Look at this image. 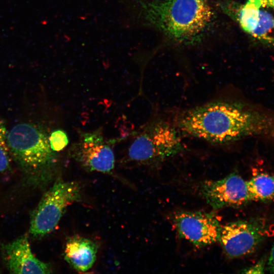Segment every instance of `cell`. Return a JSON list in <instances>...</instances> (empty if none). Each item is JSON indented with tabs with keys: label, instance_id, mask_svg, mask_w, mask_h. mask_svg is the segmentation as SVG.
I'll use <instances>...</instances> for the list:
<instances>
[{
	"label": "cell",
	"instance_id": "cell-1",
	"mask_svg": "<svg viewBox=\"0 0 274 274\" xmlns=\"http://www.w3.org/2000/svg\"><path fill=\"white\" fill-rule=\"evenodd\" d=\"M177 125L212 143L255 137L274 144V109L239 101L216 100L188 110L179 116Z\"/></svg>",
	"mask_w": 274,
	"mask_h": 274
},
{
	"label": "cell",
	"instance_id": "cell-15",
	"mask_svg": "<svg viewBox=\"0 0 274 274\" xmlns=\"http://www.w3.org/2000/svg\"><path fill=\"white\" fill-rule=\"evenodd\" d=\"M49 141L51 149L55 152L62 151L68 144V136L62 129L52 131L49 136Z\"/></svg>",
	"mask_w": 274,
	"mask_h": 274
},
{
	"label": "cell",
	"instance_id": "cell-10",
	"mask_svg": "<svg viewBox=\"0 0 274 274\" xmlns=\"http://www.w3.org/2000/svg\"><path fill=\"white\" fill-rule=\"evenodd\" d=\"M264 8L261 0H248L238 8L235 17L243 29L253 38L274 45V16Z\"/></svg>",
	"mask_w": 274,
	"mask_h": 274
},
{
	"label": "cell",
	"instance_id": "cell-14",
	"mask_svg": "<svg viewBox=\"0 0 274 274\" xmlns=\"http://www.w3.org/2000/svg\"><path fill=\"white\" fill-rule=\"evenodd\" d=\"M8 131L4 122L0 120V173L10 168L11 156L7 142Z\"/></svg>",
	"mask_w": 274,
	"mask_h": 274
},
{
	"label": "cell",
	"instance_id": "cell-3",
	"mask_svg": "<svg viewBox=\"0 0 274 274\" xmlns=\"http://www.w3.org/2000/svg\"><path fill=\"white\" fill-rule=\"evenodd\" d=\"M152 11L157 26L179 42L197 38L213 17L208 0H160L152 6Z\"/></svg>",
	"mask_w": 274,
	"mask_h": 274
},
{
	"label": "cell",
	"instance_id": "cell-12",
	"mask_svg": "<svg viewBox=\"0 0 274 274\" xmlns=\"http://www.w3.org/2000/svg\"><path fill=\"white\" fill-rule=\"evenodd\" d=\"M98 246L93 241L79 235L70 237L64 250L65 260L75 270L84 272L92 268Z\"/></svg>",
	"mask_w": 274,
	"mask_h": 274
},
{
	"label": "cell",
	"instance_id": "cell-6",
	"mask_svg": "<svg viewBox=\"0 0 274 274\" xmlns=\"http://www.w3.org/2000/svg\"><path fill=\"white\" fill-rule=\"evenodd\" d=\"M111 141L106 140L100 129L81 131L78 141L70 147L69 154L87 171L110 174L115 161Z\"/></svg>",
	"mask_w": 274,
	"mask_h": 274
},
{
	"label": "cell",
	"instance_id": "cell-7",
	"mask_svg": "<svg viewBox=\"0 0 274 274\" xmlns=\"http://www.w3.org/2000/svg\"><path fill=\"white\" fill-rule=\"evenodd\" d=\"M173 222L180 237L198 248L218 242L221 226L212 214L201 212L179 211Z\"/></svg>",
	"mask_w": 274,
	"mask_h": 274
},
{
	"label": "cell",
	"instance_id": "cell-16",
	"mask_svg": "<svg viewBox=\"0 0 274 274\" xmlns=\"http://www.w3.org/2000/svg\"><path fill=\"white\" fill-rule=\"evenodd\" d=\"M265 266L263 261L256 263L250 267L243 270V273H262L264 272Z\"/></svg>",
	"mask_w": 274,
	"mask_h": 274
},
{
	"label": "cell",
	"instance_id": "cell-9",
	"mask_svg": "<svg viewBox=\"0 0 274 274\" xmlns=\"http://www.w3.org/2000/svg\"><path fill=\"white\" fill-rule=\"evenodd\" d=\"M264 232L252 221H237L221 226L218 242L230 258L252 253L262 241Z\"/></svg>",
	"mask_w": 274,
	"mask_h": 274
},
{
	"label": "cell",
	"instance_id": "cell-4",
	"mask_svg": "<svg viewBox=\"0 0 274 274\" xmlns=\"http://www.w3.org/2000/svg\"><path fill=\"white\" fill-rule=\"evenodd\" d=\"M184 150L178 130L162 120L148 124L136 137L128 151L132 161L156 165L175 156Z\"/></svg>",
	"mask_w": 274,
	"mask_h": 274
},
{
	"label": "cell",
	"instance_id": "cell-5",
	"mask_svg": "<svg viewBox=\"0 0 274 274\" xmlns=\"http://www.w3.org/2000/svg\"><path fill=\"white\" fill-rule=\"evenodd\" d=\"M81 189L78 183L56 179L31 213L29 234L40 239L52 232L67 207L81 201Z\"/></svg>",
	"mask_w": 274,
	"mask_h": 274
},
{
	"label": "cell",
	"instance_id": "cell-18",
	"mask_svg": "<svg viewBox=\"0 0 274 274\" xmlns=\"http://www.w3.org/2000/svg\"><path fill=\"white\" fill-rule=\"evenodd\" d=\"M261 2L264 7L274 10V0H261Z\"/></svg>",
	"mask_w": 274,
	"mask_h": 274
},
{
	"label": "cell",
	"instance_id": "cell-17",
	"mask_svg": "<svg viewBox=\"0 0 274 274\" xmlns=\"http://www.w3.org/2000/svg\"><path fill=\"white\" fill-rule=\"evenodd\" d=\"M268 267L271 272H274V245L271 250L268 261Z\"/></svg>",
	"mask_w": 274,
	"mask_h": 274
},
{
	"label": "cell",
	"instance_id": "cell-8",
	"mask_svg": "<svg viewBox=\"0 0 274 274\" xmlns=\"http://www.w3.org/2000/svg\"><path fill=\"white\" fill-rule=\"evenodd\" d=\"M202 196L213 209L238 207L251 201L247 181L236 174L216 181H206L200 186Z\"/></svg>",
	"mask_w": 274,
	"mask_h": 274
},
{
	"label": "cell",
	"instance_id": "cell-2",
	"mask_svg": "<svg viewBox=\"0 0 274 274\" xmlns=\"http://www.w3.org/2000/svg\"><path fill=\"white\" fill-rule=\"evenodd\" d=\"M7 142L11 157L29 181L39 185L52 178L57 156L43 129L34 124L18 123L8 132Z\"/></svg>",
	"mask_w": 274,
	"mask_h": 274
},
{
	"label": "cell",
	"instance_id": "cell-13",
	"mask_svg": "<svg viewBox=\"0 0 274 274\" xmlns=\"http://www.w3.org/2000/svg\"><path fill=\"white\" fill-rule=\"evenodd\" d=\"M251 200L274 199V177L266 173L257 174L247 181Z\"/></svg>",
	"mask_w": 274,
	"mask_h": 274
},
{
	"label": "cell",
	"instance_id": "cell-11",
	"mask_svg": "<svg viewBox=\"0 0 274 274\" xmlns=\"http://www.w3.org/2000/svg\"><path fill=\"white\" fill-rule=\"evenodd\" d=\"M2 256L5 266L12 273H50L49 263L36 258L31 252L27 235L2 245Z\"/></svg>",
	"mask_w": 274,
	"mask_h": 274
}]
</instances>
